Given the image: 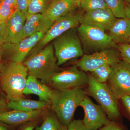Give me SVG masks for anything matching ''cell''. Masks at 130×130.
I'll return each instance as SVG.
<instances>
[{
	"label": "cell",
	"instance_id": "cell-1",
	"mask_svg": "<svg viewBox=\"0 0 130 130\" xmlns=\"http://www.w3.org/2000/svg\"><path fill=\"white\" fill-rule=\"evenodd\" d=\"M28 75L23 63L6 61L0 64V86L8 102L24 97L23 91Z\"/></svg>",
	"mask_w": 130,
	"mask_h": 130
},
{
	"label": "cell",
	"instance_id": "cell-2",
	"mask_svg": "<svg viewBox=\"0 0 130 130\" xmlns=\"http://www.w3.org/2000/svg\"><path fill=\"white\" fill-rule=\"evenodd\" d=\"M86 95L83 88L64 90L51 89L50 105L63 124L67 126L73 120L76 109Z\"/></svg>",
	"mask_w": 130,
	"mask_h": 130
},
{
	"label": "cell",
	"instance_id": "cell-3",
	"mask_svg": "<svg viewBox=\"0 0 130 130\" xmlns=\"http://www.w3.org/2000/svg\"><path fill=\"white\" fill-rule=\"evenodd\" d=\"M29 75L46 84L54 74L62 70L57 64L53 44H48L37 53L30 55L23 62Z\"/></svg>",
	"mask_w": 130,
	"mask_h": 130
},
{
	"label": "cell",
	"instance_id": "cell-4",
	"mask_svg": "<svg viewBox=\"0 0 130 130\" xmlns=\"http://www.w3.org/2000/svg\"><path fill=\"white\" fill-rule=\"evenodd\" d=\"M77 33L83 45V50L86 55L109 48L119 50V46L105 32L96 26L81 23L77 27Z\"/></svg>",
	"mask_w": 130,
	"mask_h": 130
},
{
	"label": "cell",
	"instance_id": "cell-5",
	"mask_svg": "<svg viewBox=\"0 0 130 130\" xmlns=\"http://www.w3.org/2000/svg\"><path fill=\"white\" fill-rule=\"evenodd\" d=\"M88 76V84L85 90L86 94L96 100L104 109L109 120L119 122L120 114L118 99L106 83L97 82L91 74Z\"/></svg>",
	"mask_w": 130,
	"mask_h": 130
},
{
	"label": "cell",
	"instance_id": "cell-6",
	"mask_svg": "<svg viewBox=\"0 0 130 130\" xmlns=\"http://www.w3.org/2000/svg\"><path fill=\"white\" fill-rule=\"evenodd\" d=\"M77 32V28H72L53 40V46L59 66L84 55L81 41Z\"/></svg>",
	"mask_w": 130,
	"mask_h": 130
},
{
	"label": "cell",
	"instance_id": "cell-7",
	"mask_svg": "<svg viewBox=\"0 0 130 130\" xmlns=\"http://www.w3.org/2000/svg\"><path fill=\"white\" fill-rule=\"evenodd\" d=\"M76 65L54 74L46 84L52 89L64 90L77 87H87L88 76Z\"/></svg>",
	"mask_w": 130,
	"mask_h": 130
},
{
	"label": "cell",
	"instance_id": "cell-8",
	"mask_svg": "<svg viewBox=\"0 0 130 130\" xmlns=\"http://www.w3.org/2000/svg\"><path fill=\"white\" fill-rule=\"evenodd\" d=\"M45 34L38 32L18 43H4L0 48L1 57L5 58L6 61L23 63Z\"/></svg>",
	"mask_w": 130,
	"mask_h": 130
},
{
	"label": "cell",
	"instance_id": "cell-9",
	"mask_svg": "<svg viewBox=\"0 0 130 130\" xmlns=\"http://www.w3.org/2000/svg\"><path fill=\"white\" fill-rule=\"evenodd\" d=\"M82 15L75 14L71 11L55 21L44 37L32 49L28 57L41 50L50 42L67 31L77 28L80 23Z\"/></svg>",
	"mask_w": 130,
	"mask_h": 130
},
{
	"label": "cell",
	"instance_id": "cell-10",
	"mask_svg": "<svg viewBox=\"0 0 130 130\" xmlns=\"http://www.w3.org/2000/svg\"><path fill=\"white\" fill-rule=\"evenodd\" d=\"M122 60L118 49L109 48L91 54H85L76 65L84 72L93 71L98 67L106 64L113 66Z\"/></svg>",
	"mask_w": 130,
	"mask_h": 130
},
{
	"label": "cell",
	"instance_id": "cell-11",
	"mask_svg": "<svg viewBox=\"0 0 130 130\" xmlns=\"http://www.w3.org/2000/svg\"><path fill=\"white\" fill-rule=\"evenodd\" d=\"M106 83L118 100L130 96V66L121 60L113 66Z\"/></svg>",
	"mask_w": 130,
	"mask_h": 130
},
{
	"label": "cell",
	"instance_id": "cell-12",
	"mask_svg": "<svg viewBox=\"0 0 130 130\" xmlns=\"http://www.w3.org/2000/svg\"><path fill=\"white\" fill-rule=\"evenodd\" d=\"M79 106L84 112L83 121L86 130H98L110 121L102 107L94 103L87 95Z\"/></svg>",
	"mask_w": 130,
	"mask_h": 130
},
{
	"label": "cell",
	"instance_id": "cell-13",
	"mask_svg": "<svg viewBox=\"0 0 130 130\" xmlns=\"http://www.w3.org/2000/svg\"><path fill=\"white\" fill-rule=\"evenodd\" d=\"M116 19L109 8H101L82 14L80 24L93 26L106 31L109 29Z\"/></svg>",
	"mask_w": 130,
	"mask_h": 130
},
{
	"label": "cell",
	"instance_id": "cell-14",
	"mask_svg": "<svg viewBox=\"0 0 130 130\" xmlns=\"http://www.w3.org/2000/svg\"><path fill=\"white\" fill-rule=\"evenodd\" d=\"M25 15L18 10L6 21L3 36V43H16L22 40Z\"/></svg>",
	"mask_w": 130,
	"mask_h": 130
},
{
	"label": "cell",
	"instance_id": "cell-15",
	"mask_svg": "<svg viewBox=\"0 0 130 130\" xmlns=\"http://www.w3.org/2000/svg\"><path fill=\"white\" fill-rule=\"evenodd\" d=\"M46 108L31 111L18 110L7 111L0 113V122L11 125H22L24 123L37 120L47 111Z\"/></svg>",
	"mask_w": 130,
	"mask_h": 130
},
{
	"label": "cell",
	"instance_id": "cell-16",
	"mask_svg": "<svg viewBox=\"0 0 130 130\" xmlns=\"http://www.w3.org/2000/svg\"><path fill=\"white\" fill-rule=\"evenodd\" d=\"M25 16L22 40L37 32L46 33L54 23L43 14H30L27 13Z\"/></svg>",
	"mask_w": 130,
	"mask_h": 130
},
{
	"label": "cell",
	"instance_id": "cell-17",
	"mask_svg": "<svg viewBox=\"0 0 130 130\" xmlns=\"http://www.w3.org/2000/svg\"><path fill=\"white\" fill-rule=\"evenodd\" d=\"M79 6V0H52L44 14L54 22Z\"/></svg>",
	"mask_w": 130,
	"mask_h": 130
},
{
	"label": "cell",
	"instance_id": "cell-18",
	"mask_svg": "<svg viewBox=\"0 0 130 130\" xmlns=\"http://www.w3.org/2000/svg\"><path fill=\"white\" fill-rule=\"evenodd\" d=\"M108 35L116 44L129 43L130 38V19H116L108 30Z\"/></svg>",
	"mask_w": 130,
	"mask_h": 130
},
{
	"label": "cell",
	"instance_id": "cell-19",
	"mask_svg": "<svg viewBox=\"0 0 130 130\" xmlns=\"http://www.w3.org/2000/svg\"><path fill=\"white\" fill-rule=\"evenodd\" d=\"M51 89L46 84L42 83L36 78L28 75L23 93L24 95L34 94L37 96L40 101L50 104Z\"/></svg>",
	"mask_w": 130,
	"mask_h": 130
},
{
	"label": "cell",
	"instance_id": "cell-20",
	"mask_svg": "<svg viewBox=\"0 0 130 130\" xmlns=\"http://www.w3.org/2000/svg\"><path fill=\"white\" fill-rule=\"evenodd\" d=\"M7 106L9 109L25 111H31L46 108L48 103L39 100H28L24 98L15 101H11L7 102Z\"/></svg>",
	"mask_w": 130,
	"mask_h": 130
},
{
	"label": "cell",
	"instance_id": "cell-21",
	"mask_svg": "<svg viewBox=\"0 0 130 130\" xmlns=\"http://www.w3.org/2000/svg\"><path fill=\"white\" fill-rule=\"evenodd\" d=\"M43 121L40 126H37L35 130H68L67 126L63 124L52 111L44 114Z\"/></svg>",
	"mask_w": 130,
	"mask_h": 130
},
{
	"label": "cell",
	"instance_id": "cell-22",
	"mask_svg": "<svg viewBox=\"0 0 130 130\" xmlns=\"http://www.w3.org/2000/svg\"><path fill=\"white\" fill-rule=\"evenodd\" d=\"M18 10L16 0H1L0 20L6 21Z\"/></svg>",
	"mask_w": 130,
	"mask_h": 130
},
{
	"label": "cell",
	"instance_id": "cell-23",
	"mask_svg": "<svg viewBox=\"0 0 130 130\" xmlns=\"http://www.w3.org/2000/svg\"><path fill=\"white\" fill-rule=\"evenodd\" d=\"M113 66L109 64L101 66L90 72V74L97 82L106 83L111 73Z\"/></svg>",
	"mask_w": 130,
	"mask_h": 130
},
{
	"label": "cell",
	"instance_id": "cell-24",
	"mask_svg": "<svg viewBox=\"0 0 130 130\" xmlns=\"http://www.w3.org/2000/svg\"><path fill=\"white\" fill-rule=\"evenodd\" d=\"M108 7L116 18H125V7L123 0H105Z\"/></svg>",
	"mask_w": 130,
	"mask_h": 130
},
{
	"label": "cell",
	"instance_id": "cell-25",
	"mask_svg": "<svg viewBox=\"0 0 130 130\" xmlns=\"http://www.w3.org/2000/svg\"><path fill=\"white\" fill-rule=\"evenodd\" d=\"M49 0H31L27 13L30 14H43L50 5Z\"/></svg>",
	"mask_w": 130,
	"mask_h": 130
},
{
	"label": "cell",
	"instance_id": "cell-26",
	"mask_svg": "<svg viewBox=\"0 0 130 130\" xmlns=\"http://www.w3.org/2000/svg\"><path fill=\"white\" fill-rule=\"evenodd\" d=\"M79 6L86 12L108 8L105 0H79Z\"/></svg>",
	"mask_w": 130,
	"mask_h": 130
},
{
	"label": "cell",
	"instance_id": "cell-27",
	"mask_svg": "<svg viewBox=\"0 0 130 130\" xmlns=\"http://www.w3.org/2000/svg\"><path fill=\"white\" fill-rule=\"evenodd\" d=\"M118 46L122 60L130 66V44H119Z\"/></svg>",
	"mask_w": 130,
	"mask_h": 130
},
{
	"label": "cell",
	"instance_id": "cell-28",
	"mask_svg": "<svg viewBox=\"0 0 130 130\" xmlns=\"http://www.w3.org/2000/svg\"><path fill=\"white\" fill-rule=\"evenodd\" d=\"M127 128L123 123L111 121L97 130H127Z\"/></svg>",
	"mask_w": 130,
	"mask_h": 130
},
{
	"label": "cell",
	"instance_id": "cell-29",
	"mask_svg": "<svg viewBox=\"0 0 130 130\" xmlns=\"http://www.w3.org/2000/svg\"><path fill=\"white\" fill-rule=\"evenodd\" d=\"M68 130H86L81 120H73L67 126Z\"/></svg>",
	"mask_w": 130,
	"mask_h": 130
},
{
	"label": "cell",
	"instance_id": "cell-30",
	"mask_svg": "<svg viewBox=\"0 0 130 130\" xmlns=\"http://www.w3.org/2000/svg\"><path fill=\"white\" fill-rule=\"evenodd\" d=\"M31 0H16L18 8L25 15L27 13L28 7Z\"/></svg>",
	"mask_w": 130,
	"mask_h": 130
},
{
	"label": "cell",
	"instance_id": "cell-31",
	"mask_svg": "<svg viewBox=\"0 0 130 130\" xmlns=\"http://www.w3.org/2000/svg\"><path fill=\"white\" fill-rule=\"evenodd\" d=\"M38 120L26 122L22 124L19 130H34L37 125Z\"/></svg>",
	"mask_w": 130,
	"mask_h": 130
},
{
	"label": "cell",
	"instance_id": "cell-32",
	"mask_svg": "<svg viewBox=\"0 0 130 130\" xmlns=\"http://www.w3.org/2000/svg\"><path fill=\"white\" fill-rule=\"evenodd\" d=\"M6 24V21L0 20V46L1 47L4 44L3 41V36H4Z\"/></svg>",
	"mask_w": 130,
	"mask_h": 130
},
{
	"label": "cell",
	"instance_id": "cell-33",
	"mask_svg": "<svg viewBox=\"0 0 130 130\" xmlns=\"http://www.w3.org/2000/svg\"><path fill=\"white\" fill-rule=\"evenodd\" d=\"M123 104L130 115V96L126 95L121 98Z\"/></svg>",
	"mask_w": 130,
	"mask_h": 130
},
{
	"label": "cell",
	"instance_id": "cell-34",
	"mask_svg": "<svg viewBox=\"0 0 130 130\" xmlns=\"http://www.w3.org/2000/svg\"><path fill=\"white\" fill-rule=\"evenodd\" d=\"M8 109L7 102L5 101V99H1L0 100V113L7 111Z\"/></svg>",
	"mask_w": 130,
	"mask_h": 130
},
{
	"label": "cell",
	"instance_id": "cell-35",
	"mask_svg": "<svg viewBox=\"0 0 130 130\" xmlns=\"http://www.w3.org/2000/svg\"><path fill=\"white\" fill-rule=\"evenodd\" d=\"M125 14L126 18L130 19V5L125 7Z\"/></svg>",
	"mask_w": 130,
	"mask_h": 130
},
{
	"label": "cell",
	"instance_id": "cell-36",
	"mask_svg": "<svg viewBox=\"0 0 130 130\" xmlns=\"http://www.w3.org/2000/svg\"><path fill=\"white\" fill-rule=\"evenodd\" d=\"M2 123L0 122V130H8L7 128Z\"/></svg>",
	"mask_w": 130,
	"mask_h": 130
},
{
	"label": "cell",
	"instance_id": "cell-37",
	"mask_svg": "<svg viewBox=\"0 0 130 130\" xmlns=\"http://www.w3.org/2000/svg\"><path fill=\"white\" fill-rule=\"evenodd\" d=\"M125 1L129 3V5H130V0H125Z\"/></svg>",
	"mask_w": 130,
	"mask_h": 130
},
{
	"label": "cell",
	"instance_id": "cell-38",
	"mask_svg": "<svg viewBox=\"0 0 130 130\" xmlns=\"http://www.w3.org/2000/svg\"><path fill=\"white\" fill-rule=\"evenodd\" d=\"M1 46H0V48H1ZM1 51H0V61H1Z\"/></svg>",
	"mask_w": 130,
	"mask_h": 130
},
{
	"label": "cell",
	"instance_id": "cell-39",
	"mask_svg": "<svg viewBox=\"0 0 130 130\" xmlns=\"http://www.w3.org/2000/svg\"><path fill=\"white\" fill-rule=\"evenodd\" d=\"M129 44H130V38L129 39Z\"/></svg>",
	"mask_w": 130,
	"mask_h": 130
}]
</instances>
